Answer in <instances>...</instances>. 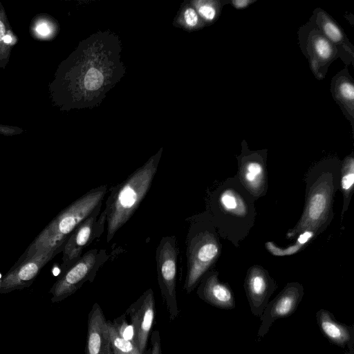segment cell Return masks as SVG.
I'll return each instance as SVG.
<instances>
[{"label": "cell", "instance_id": "26", "mask_svg": "<svg viewBox=\"0 0 354 354\" xmlns=\"http://www.w3.org/2000/svg\"><path fill=\"white\" fill-rule=\"evenodd\" d=\"M84 86L87 90L95 91L103 84V75L100 71L95 68L88 70L84 77Z\"/></svg>", "mask_w": 354, "mask_h": 354}, {"label": "cell", "instance_id": "7", "mask_svg": "<svg viewBox=\"0 0 354 354\" xmlns=\"http://www.w3.org/2000/svg\"><path fill=\"white\" fill-rule=\"evenodd\" d=\"M178 255L176 236H163L156 250V270L161 296L170 322L176 319L180 314L176 291Z\"/></svg>", "mask_w": 354, "mask_h": 354}, {"label": "cell", "instance_id": "12", "mask_svg": "<svg viewBox=\"0 0 354 354\" xmlns=\"http://www.w3.org/2000/svg\"><path fill=\"white\" fill-rule=\"evenodd\" d=\"M304 295V289L298 282H290L264 308L259 317L261 324L257 332V339L263 338L268 333L272 324L279 319L292 315L297 310Z\"/></svg>", "mask_w": 354, "mask_h": 354}, {"label": "cell", "instance_id": "32", "mask_svg": "<svg viewBox=\"0 0 354 354\" xmlns=\"http://www.w3.org/2000/svg\"><path fill=\"white\" fill-rule=\"evenodd\" d=\"M1 277H1V274H0V289H1Z\"/></svg>", "mask_w": 354, "mask_h": 354}, {"label": "cell", "instance_id": "25", "mask_svg": "<svg viewBox=\"0 0 354 354\" xmlns=\"http://www.w3.org/2000/svg\"><path fill=\"white\" fill-rule=\"evenodd\" d=\"M125 314L115 318L112 324L118 334L124 339L132 342L136 344L135 335L133 326L127 320Z\"/></svg>", "mask_w": 354, "mask_h": 354}, {"label": "cell", "instance_id": "16", "mask_svg": "<svg viewBox=\"0 0 354 354\" xmlns=\"http://www.w3.org/2000/svg\"><path fill=\"white\" fill-rule=\"evenodd\" d=\"M196 294L207 304L225 310H232L236 307L234 293L227 283L218 279V273L209 270L197 286Z\"/></svg>", "mask_w": 354, "mask_h": 354}, {"label": "cell", "instance_id": "14", "mask_svg": "<svg viewBox=\"0 0 354 354\" xmlns=\"http://www.w3.org/2000/svg\"><path fill=\"white\" fill-rule=\"evenodd\" d=\"M277 288L276 281L259 266L250 268L244 281V289L253 315L260 317L271 295Z\"/></svg>", "mask_w": 354, "mask_h": 354}, {"label": "cell", "instance_id": "23", "mask_svg": "<svg viewBox=\"0 0 354 354\" xmlns=\"http://www.w3.org/2000/svg\"><path fill=\"white\" fill-rule=\"evenodd\" d=\"M315 237L314 233L311 232H305L299 234L297 241L294 245L288 249H281L276 247L272 243L268 242L266 244V248L274 255L285 256L289 255L299 251L301 248L306 245L313 238Z\"/></svg>", "mask_w": 354, "mask_h": 354}, {"label": "cell", "instance_id": "27", "mask_svg": "<svg viewBox=\"0 0 354 354\" xmlns=\"http://www.w3.org/2000/svg\"><path fill=\"white\" fill-rule=\"evenodd\" d=\"M151 349L149 354H162L159 330H153L151 336Z\"/></svg>", "mask_w": 354, "mask_h": 354}, {"label": "cell", "instance_id": "19", "mask_svg": "<svg viewBox=\"0 0 354 354\" xmlns=\"http://www.w3.org/2000/svg\"><path fill=\"white\" fill-rule=\"evenodd\" d=\"M330 93L354 133V79L346 67L332 78Z\"/></svg>", "mask_w": 354, "mask_h": 354}, {"label": "cell", "instance_id": "2", "mask_svg": "<svg viewBox=\"0 0 354 354\" xmlns=\"http://www.w3.org/2000/svg\"><path fill=\"white\" fill-rule=\"evenodd\" d=\"M339 168V160L330 158L319 162L310 169L307 178L303 214L295 227L287 233V238H294L305 232H311L316 236L330 223Z\"/></svg>", "mask_w": 354, "mask_h": 354}, {"label": "cell", "instance_id": "3", "mask_svg": "<svg viewBox=\"0 0 354 354\" xmlns=\"http://www.w3.org/2000/svg\"><path fill=\"white\" fill-rule=\"evenodd\" d=\"M158 165V158H151L109 189L106 201V241L131 218L148 193Z\"/></svg>", "mask_w": 354, "mask_h": 354}, {"label": "cell", "instance_id": "33", "mask_svg": "<svg viewBox=\"0 0 354 354\" xmlns=\"http://www.w3.org/2000/svg\"><path fill=\"white\" fill-rule=\"evenodd\" d=\"M109 354H113V352H112V351H111V352H110V353H109Z\"/></svg>", "mask_w": 354, "mask_h": 354}, {"label": "cell", "instance_id": "11", "mask_svg": "<svg viewBox=\"0 0 354 354\" xmlns=\"http://www.w3.org/2000/svg\"><path fill=\"white\" fill-rule=\"evenodd\" d=\"M59 252L57 250H42L30 257L19 259L1 277L0 294L29 287L42 268Z\"/></svg>", "mask_w": 354, "mask_h": 354}, {"label": "cell", "instance_id": "29", "mask_svg": "<svg viewBox=\"0 0 354 354\" xmlns=\"http://www.w3.org/2000/svg\"><path fill=\"white\" fill-rule=\"evenodd\" d=\"M256 1V0H227V4H230L236 10H243Z\"/></svg>", "mask_w": 354, "mask_h": 354}, {"label": "cell", "instance_id": "18", "mask_svg": "<svg viewBox=\"0 0 354 354\" xmlns=\"http://www.w3.org/2000/svg\"><path fill=\"white\" fill-rule=\"evenodd\" d=\"M321 333L332 344L347 348L348 354H354V326H348L337 321L329 310L319 309L315 315Z\"/></svg>", "mask_w": 354, "mask_h": 354}, {"label": "cell", "instance_id": "24", "mask_svg": "<svg viewBox=\"0 0 354 354\" xmlns=\"http://www.w3.org/2000/svg\"><path fill=\"white\" fill-rule=\"evenodd\" d=\"M6 17L3 7L0 3V67H4L6 65L11 50V47L4 42L6 36L9 34L7 32L10 31L7 28Z\"/></svg>", "mask_w": 354, "mask_h": 354}, {"label": "cell", "instance_id": "1", "mask_svg": "<svg viewBox=\"0 0 354 354\" xmlns=\"http://www.w3.org/2000/svg\"><path fill=\"white\" fill-rule=\"evenodd\" d=\"M254 202L239 179L229 178L210 193L206 213L218 234L236 245L254 225Z\"/></svg>", "mask_w": 354, "mask_h": 354}, {"label": "cell", "instance_id": "8", "mask_svg": "<svg viewBox=\"0 0 354 354\" xmlns=\"http://www.w3.org/2000/svg\"><path fill=\"white\" fill-rule=\"evenodd\" d=\"M298 44L315 77L324 80L330 64L339 58L332 43L310 19L297 31Z\"/></svg>", "mask_w": 354, "mask_h": 354}, {"label": "cell", "instance_id": "15", "mask_svg": "<svg viewBox=\"0 0 354 354\" xmlns=\"http://www.w3.org/2000/svg\"><path fill=\"white\" fill-rule=\"evenodd\" d=\"M309 19L335 47L345 66H354V46L333 17L322 8H317Z\"/></svg>", "mask_w": 354, "mask_h": 354}, {"label": "cell", "instance_id": "13", "mask_svg": "<svg viewBox=\"0 0 354 354\" xmlns=\"http://www.w3.org/2000/svg\"><path fill=\"white\" fill-rule=\"evenodd\" d=\"M133 326L136 344L141 354L145 352L155 317V299L151 288L145 290L130 305L125 313Z\"/></svg>", "mask_w": 354, "mask_h": 354}, {"label": "cell", "instance_id": "10", "mask_svg": "<svg viewBox=\"0 0 354 354\" xmlns=\"http://www.w3.org/2000/svg\"><path fill=\"white\" fill-rule=\"evenodd\" d=\"M241 147V153L237 157L238 179L254 199L258 198L267 190V150L252 151L245 140Z\"/></svg>", "mask_w": 354, "mask_h": 354}, {"label": "cell", "instance_id": "31", "mask_svg": "<svg viewBox=\"0 0 354 354\" xmlns=\"http://www.w3.org/2000/svg\"><path fill=\"white\" fill-rule=\"evenodd\" d=\"M37 31L42 35H48L50 32L49 27L44 23H41L37 26Z\"/></svg>", "mask_w": 354, "mask_h": 354}, {"label": "cell", "instance_id": "30", "mask_svg": "<svg viewBox=\"0 0 354 354\" xmlns=\"http://www.w3.org/2000/svg\"><path fill=\"white\" fill-rule=\"evenodd\" d=\"M21 132L22 130L19 128L0 124V134L5 136H12L19 134Z\"/></svg>", "mask_w": 354, "mask_h": 354}, {"label": "cell", "instance_id": "22", "mask_svg": "<svg viewBox=\"0 0 354 354\" xmlns=\"http://www.w3.org/2000/svg\"><path fill=\"white\" fill-rule=\"evenodd\" d=\"M227 4V0H217L198 2V12L208 22H214L221 12L223 6Z\"/></svg>", "mask_w": 354, "mask_h": 354}, {"label": "cell", "instance_id": "28", "mask_svg": "<svg viewBox=\"0 0 354 354\" xmlns=\"http://www.w3.org/2000/svg\"><path fill=\"white\" fill-rule=\"evenodd\" d=\"M187 24L190 27L196 26L198 24V15L196 10L192 8H187L184 14Z\"/></svg>", "mask_w": 354, "mask_h": 354}, {"label": "cell", "instance_id": "20", "mask_svg": "<svg viewBox=\"0 0 354 354\" xmlns=\"http://www.w3.org/2000/svg\"><path fill=\"white\" fill-rule=\"evenodd\" d=\"M340 185L344 196V205L342 214L347 209L353 194L354 183V157L353 153L346 156L342 164Z\"/></svg>", "mask_w": 354, "mask_h": 354}, {"label": "cell", "instance_id": "4", "mask_svg": "<svg viewBox=\"0 0 354 354\" xmlns=\"http://www.w3.org/2000/svg\"><path fill=\"white\" fill-rule=\"evenodd\" d=\"M107 192V186L101 185L73 201L44 227L19 259L30 257L42 250L62 252L71 233L103 201Z\"/></svg>", "mask_w": 354, "mask_h": 354}, {"label": "cell", "instance_id": "21", "mask_svg": "<svg viewBox=\"0 0 354 354\" xmlns=\"http://www.w3.org/2000/svg\"><path fill=\"white\" fill-rule=\"evenodd\" d=\"M111 351L113 354H141L132 342L121 337L115 331L111 321H107ZM143 354H147L145 352Z\"/></svg>", "mask_w": 354, "mask_h": 354}, {"label": "cell", "instance_id": "9", "mask_svg": "<svg viewBox=\"0 0 354 354\" xmlns=\"http://www.w3.org/2000/svg\"><path fill=\"white\" fill-rule=\"evenodd\" d=\"M102 202L73 230L62 250V272L76 262L83 250L104 230L106 213L101 212Z\"/></svg>", "mask_w": 354, "mask_h": 354}, {"label": "cell", "instance_id": "6", "mask_svg": "<svg viewBox=\"0 0 354 354\" xmlns=\"http://www.w3.org/2000/svg\"><path fill=\"white\" fill-rule=\"evenodd\" d=\"M105 249H91L66 270L50 290L52 302L62 301L77 292L84 283H92L100 268L108 261Z\"/></svg>", "mask_w": 354, "mask_h": 354}, {"label": "cell", "instance_id": "17", "mask_svg": "<svg viewBox=\"0 0 354 354\" xmlns=\"http://www.w3.org/2000/svg\"><path fill=\"white\" fill-rule=\"evenodd\" d=\"M111 351L107 320L97 303L88 316L85 354H109Z\"/></svg>", "mask_w": 354, "mask_h": 354}, {"label": "cell", "instance_id": "5", "mask_svg": "<svg viewBox=\"0 0 354 354\" xmlns=\"http://www.w3.org/2000/svg\"><path fill=\"white\" fill-rule=\"evenodd\" d=\"M186 237L187 274L183 289L191 293L216 263L221 251L217 230L206 212L189 218Z\"/></svg>", "mask_w": 354, "mask_h": 354}]
</instances>
